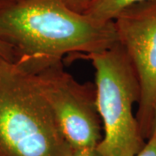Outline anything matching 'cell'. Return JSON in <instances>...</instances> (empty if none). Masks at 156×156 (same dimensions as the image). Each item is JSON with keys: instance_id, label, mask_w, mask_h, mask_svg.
I'll return each mask as SVG.
<instances>
[{"instance_id": "cell-1", "label": "cell", "mask_w": 156, "mask_h": 156, "mask_svg": "<svg viewBox=\"0 0 156 156\" xmlns=\"http://www.w3.org/2000/svg\"><path fill=\"white\" fill-rule=\"evenodd\" d=\"M0 37L31 71L66 56L73 59L101 52L118 42L114 21L74 11L63 0H19L0 5Z\"/></svg>"}, {"instance_id": "cell-2", "label": "cell", "mask_w": 156, "mask_h": 156, "mask_svg": "<svg viewBox=\"0 0 156 156\" xmlns=\"http://www.w3.org/2000/svg\"><path fill=\"white\" fill-rule=\"evenodd\" d=\"M32 71L0 59V156H69Z\"/></svg>"}, {"instance_id": "cell-3", "label": "cell", "mask_w": 156, "mask_h": 156, "mask_svg": "<svg viewBox=\"0 0 156 156\" xmlns=\"http://www.w3.org/2000/svg\"><path fill=\"white\" fill-rule=\"evenodd\" d=\"M95 70L96 106L103 136L96 149L102 156H134L145 147L134 115L140 88L134 65L126 50L117 42L101 52L82 56Z\"/></svg>"}, {"instance_id": "cell-4", "label": "cell", "mask_w": 156, "mask_h": 156, "mask_svg": "<svg viewBox=\"0 0 156 156\" xmlns=\"http://www.w3.org/2000/svg\"><path fill=\"white\" fill-rule=\"evenodd\" d=\"M32 72L69 146L72 149L97 147L103 129L97 111L95 83H79L64 69L62 61Z\"/></svg>"}, {"instance_id": "cell-5", "label": "cell", "mask_w": 156, "mask_h": 156, "mask_svg": "<svg viewBox=\"0 0 156 156\" xmlns=\"http://www.w3.org/2000/svg\"><path fill=\"white\" fill-rule=\"evenodd\" d=\"M118 42L126 50L139 79L136 119L145 140L150 137L156 94V0L130 6L114 20Z\"/></svg>"}, {"instance_id": "cell-6", "label": "cell", "mask_w": 156, "mask_h": 156, "mask_svg": "<svg viewBox=\"0 0 156 156\" xmlns=\"http://www.w3.org/2000/svg\"><path fill=\"white\" fill-rule=\"evenodd\" d=\"M150 0H93L84 14L102 22L113 21L125 9Z\"/></svg>"}, {"instance_id": "cell-7", "label": "cell", "mask_w": 156, "mask_h": 156, "mask_svg": "<svg viewBox=\"0 0 156 156\" xmlns=\"http://www.w3.org/2000/svg\"><path fill=\"white\" fill-rule=\"evenodd\" d=\"M93 0H63L65 5L74 11L84 13Z\"/></svg>"}, {"instance_id": "cell-8", "label": "cell", "mask_w": 156, "mask_h": 156, "mask_svg": "<svg viewBox=\"0 0 156 156\" xmlns=\"http://www.w3.org/2000/svg\"><path fill=\"white\" fill-rule=\"evenodd\" d=\"M134 156H156V137H150L143 149Z\"/></svg>"}, {"instance_id": "cell-9", "label": "cell", "mask_w": 156, "mask_h": 156, "mask_svg": "<svg viewBox=\"0 0 156 156\" xmlns=\"http://www.w3.org/2000/svg\"><path fill=\"white\" fill-rule=\"evenodd\" d=\"M16 58L14 50L6 42L0 37V59H14Z\"/></svg>"}, {"instance_id": "cell-10", "label": "cell", "mask_w": 156, "mask_h": 156, "mask_svg": "<svg viewBox=\"0 0 156 156\" xmlns=\"http://www.w3.org/2000/svg\"><path fill=\"white\" fill-rule=\"evenodd\" d=\"M69 156H102L98 150L95 148H80V149H72Z\"/></svg>"}, {"instance_id": "cell-11", "label": "cell", "mask_w": 156, "mask_h": 156, "mask_svg": "<svg viewBox=\"0 0 156 156\" xmlns=\"http://www.w3.org/2000/svg\"><path fill=\"white\" fill-rule=\"evenodd\" d=\"M150 137H156V94L154 102V110H153V121H152V127H151ZM149 137V138H150Z\"/></svg>"}, {"instance_id": "cell-12", "label": "cell", "mask_w": 156, "mask_h": 156, "mask_svg": "<svg viewBox=\"0 0 156 156\" xmlns=\"http://www.w3.org/2000/svg\"><path fill=\"white\" fill-rule=\"evenodd\" d=\"M19 0H0V5H6V4H11V3H14V2H17Z\"/></svg>"}]
</instances>
